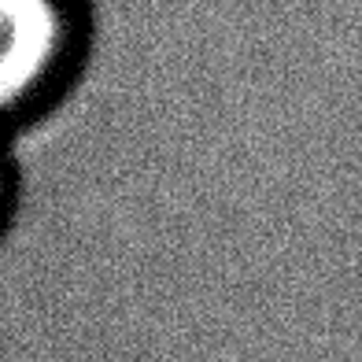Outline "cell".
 Segmentation results:
<instances>
[{
    "mask_svg": "<svg viewBox=\"0 0 362 362\" xmlns=\"http://www.w3.org/2000/svg\"><path fill=\"white\" fill-rule=\"evenodd\" d=\"M93 48L89 0H0V134L52 111Z\"/></svg>",
    "mask_w": 362,
    "mask_h": 362,
    "instance_id": "obj_1",
    "label": "cell"
},
{
    "mask_svg": "<svg viewBox=\"0 0 362 362\" xmlns=\"http://www.w3.org/2000/svg\"><path fill=\"white\" fill-rule=\"evenodd\" d=\"M11 204H15V170H11V163H8L4 144H0V229L8 226Z\"/></svg>",
    "mask_w": 362,
    "mask_h": 362,
    "instance_id": "obj_2",
    "label": "cell"
}]
</instances>
